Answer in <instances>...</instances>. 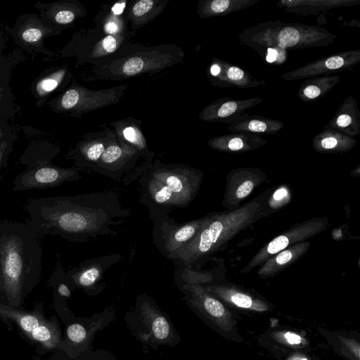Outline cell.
<instances>
[{"mask_svg": "<svg viewBox=\"0 0 360 360\" xmlns=\"http://www.w3.org/2000/svg\"><path fill=\"white\" fill-rule=\"evenodd\" d=\"M15 140H6L0 142V176L2 169L6 167L10 154L13 150Z\"/></svg>", "mask_w": 360, "mask_h": 360, "instance_id": "cell-36", "label": "cell"}, {"mask_svg": "<svg viewBox=\"0 0 360 360\" xmlns=\"http://www.w3.org/2000/svg\"><path fill=\"white\" fill-rule=\"evenodd\" d=\"M259 196L238 208L210 213L195 236L170 257L191 265L224 248L238 233L264 217V200Z\"/></svg>", "mask_w": 360, "mask_h": 360, "instance_id": "cell-3", "label": "cell"}, {"mask_svg": "<svg viewBox=\"0 0 360 360\" xmlns=\"http://www.w3.org/2000/svg\"><path fill=\"white\" fill-rule=\"evenodd\" d=\"M266 174L256 167H240L230 171L226 177L221 205L226 210L240 207L252 192L264 183Z\"/></svg>", "mask_w": 360, "mask_h": 360, "instance_id": "cell-8", "label": "cell"}, {"mask_svg": "<svg viewBox=\"0 0 360 360\" xmlns=\"http://www.w3.org/2000/svg\"><path fill=\"white\" fill-rule=\"evenodd\" d=\"M141 313L154 339L163 343L170 340L171 325L159 310L148 303H144L141 308Z\"/></svg>", "mask_w": 360, "mask_h": 360, "instance_id": "cell-23", "label": "cell"}, {"mask_svg": "<svg viewBox=\"0 0 360 360\" xmlns=\"http://www.w3.org/2000/svg\"><path fill=\"white\" fill-rule=\"evenodd\" d=\"M102 46L106 52H112L117 49V40L111 35L106 36L103 40Z\"/></svg>", "mask_w": 360, "mask_h": 360, "instance_id": "cell-40", "label": "cell"}, {"mask_svg": "<svg viewBox=\"0 0 360 360\" xmlns=\"http://www.w3.org/2000/svg\"><path fill=\"white\" fill-rule=\"evenodd\" d=\"M328 224L329 221L326 217H314L296 223L264 245L241 269V273H248L276 253L321 233L327 229Z\"/></svg>", "mask_w": 360, "mask_h": 360, "instance_id": "cell-6", "label": "cell"}, {"mask_svg": "<svg viewBox=\"0 0 360 360\" xmlns=\"http://www.w3.org/2000/svg\"><path fill=\"white\" fill-rule=\"evenodd\" d=\"M155 2L152 0H141L137 1L131 9V18L136 23L149 20V17L155 13Z\"/></svg>", "mask_w": 360, "mask_h": 360, "instance_id": "cell-30", "label": "cell"}, {"mask_svg": "<svg viewBox=\"0 0 360 360\" xmlns=\"http://www.w3.org/2000/svg\"><path fill=\"white\" fill-rule=\"evenodd\" d=\"M206 219L207 215L178 225L169 231L164 239L165 249L168 256L171 257L175 252L188 243L198 233Z\"/></svg>", "mask_w": 360, "mask_h": 360, "instance_id": "cell-22", "label": "cell"}, {"mask_svg": "<svg viewBox=\"0 0 360 360\" xmlns=\"http://www.w3.org/2000/svg\"><path fill=\"white\" fill-rule=\"evenodd\" d=\"M359 62L360 50L342 51L287 72L281 76V78L285 81H293L329 75L345 70H351Z\"/></svg>", "mask_w": 360, "mask_h": 360, "instance_id": "cell-9", "label": "cell"}, {"mask_svg": "<svg viewBox=\"0 0 360 360\" xmlns=\"http://www.w3.org/2000/svg\"><path fill=\"white\" fill-rule=\"evenodd\" d=\"M30 334L34 340L49 349L54 347L59 340V332L57 327L44 321Z\"/></svg>", "mask_w": 360, "mask_h": 360, "instance_id": "cell-28", "label": "cell"}, {"mask_svg": "<svg viewBox=\"0 0 360 360\" xmlns=\"http://www.w3.org/2000/svg\"><path fill=\"white\" fill-rule=\"evenodd\" d=\"M101 274V266L93 264L70 270L66 274V279L77 287L89 288L98 280Z\"/></svg>", "mask_w": 360, "mask_h": 360, "instance_id": "cell-27", "label": "cell"}, {"mask_svg": "<svg viewBox=\"0 0 360 360\" xmlns=\"http://www.w3.org/2000/svg\"><path fill=\"white\" fill-rule=\"evenodd\" d=\"M356 143L353 137L339 131L323 129L312 140L313 150L320 153H345L352 150Z\"/></svg>", "mask_w": 360, "mask_h": 360, "instance_id": "cell-20", "label": "cell"}, {"mask_svg": "<svg viewBox=\"0 0 360 360\" xmlns=\"http://www.w3.org/2000/svg\"><path fill=\"white\" fill-rule=\"evenodd\" d=\"M310 246V241L306 240L276 253L259 266L257 276L267 278L278 274L303 257Z\"/></svg>", "mask_w": 360, "mask_h": 360, "instance_id": "cell-18", "label": "cell"}, {"mask_svg": "<svg viewBox=\"0 0 360 360\" xmlns=\"http://www.w3.org/2000/svg\"><path fill=\"white\" fill-rule=\"evenodd\" d=\"M288 192L286 188H280L277 189V191L273 194L271 198V200H269V203L271 205V206L274 207L276 209V207L278 206L280 207L281 206V201L286 202L288 200Z\"/></svg>", "mask_w": 360, "mask_h": 360, "instance_id": "cell-38", "label": "cell"}, {"mask_svg": "<svg viewBox=\"0 0 360 360\" xmlns=\"http://www.w3.org/2000/svg\"><path fill=\"white\" fill-rule=\"evenodd\" d=\"M210 74L214 83L223 87L246 89L265 85L264 81L254 77L245 70L221 60H217L211 65Z\"/></svg>", "mask_w": 360, "mask_h": 360, "instance_id": "cell-14", "label": "cell"}, {"mask_svg": "<svg viewBox=\"0 0 360 360\" xmlns=\"http://www.w3.org/2000/svg\"><path fill=\"white\" fill-rule=\"evenodd\" d=\"M125 7V2H118L112 8V12L115 15H120Z\"/></svg>", "mask_w": 360, "mask_h": 360, "instance_id": "cell-44", "label": "cell"}, {"mask_svg": "<svg viewBox=\"0 0 360 360\" xmlns=\"http://www.w3.org/2000/svg\"><path fill=\"white\" fill-rule=\"evenodd\" d=\"M123 135L124 138L136 145L142 146L143 141H141V136L139 132L133 127L125 128L123 131Z\"/></svg>", "mask_w": 360, "mask_h": 360, "instance_id": "cell-39", "label": "cell"}, {"mask_svg": "<svg viewBox=\"0 0 360 360\" xmlns=\"http://www.w3.org/2000/svg\"><path fill=\"white\" fill-rule=\"evenodd\" d=\"M148 189L153 200L162 205H176L172 191L161 181L151 178L148 182Z\"/></svg>", "mask_w": 360, "mask_h": 360, "instance_id": "cell-29", "label": "cell"}, {"mask_svg": "<svg viewBox=\"0 0 360 360\" xmlns=\"http://www.w3.org/2000/svg\"><path fill=\"white\" fill-rule=\"evenodd\" d=\"M338 75L307 78L298 89V97L304 102L325 96L340 81Z\"/></svg>", "mask_w": 360, "mask_h": 360, "instance_id": "cell-24", "label": "cell"}, {"mask_svg": "<svg viewBox=\"0 0 360 360\" xmlns=\"http://www.w3.org/2000/svg\"><path fill=\"white\" fill-rule=\"evenodd\" d=\"M67 335L71 342L80 343L86 338V330L82 325L73 323L68 327Z\"/></svg>", "mask_w": 360, "mask_h": 360, "instance_id": "cell-34", "label": "cell"}, {"mask_svg": "<svg viewBox=\"0 0 360 360\" xmlns=\"http://www.w3.org/2000/svg\"><path fill=\"white\" fill-rule=\"evenodd\" d=\"M105 31L108 34H116L119 32V25L115 21L108 22L104 27Z\"/></svg>", "mask_w": 360, "mask_h": 360, "instance_id": "cell-42", "label": "cell"}, {"mask_svg": "<svg viewBox=\"0 0 360 360\" xmlns=\"http://www.w3.org/2000/svg\"><path fill=\"white\" fill-rule=\"evenodd\" d=\"M20 56V53L17 51L8 56H0V120L5 121L12 118L17 112L14 104L15 97L10 82Z\"/></svg>", "mask_w": 360, "mask_h": 360, "instance_id": "cell-15", "label": "cell"}, {"mask_svg": "<svg viewBox=\"0 0 360 360\" xmlns=\"http://www.w3.org/2000/svg\"><path fill=\"white\" fill-rule=\"evenodd\" d=\"M4 293V288H3V282H2V278H1V272H0V294Z\"/></svg>", "mask_w": 360, "mask_h": 360, "instance_id": "cell-47", "label": "cell"}, {"mask_svg": "<svg viewBox=\"0 0 360 360\" xmlns=\"http://www.w3.org/2000/svg\"><path fill=\"white\" fill-rule=\"evenodd\" d=\"M347 345L348 349H349L352 354L356 355L357 360L359 359V346L357 343H355L354 341L347 340L345 342Z\"/></svg>", "mask_w": 360, "mask_h": 360, "instance_id": "cell-43", "label": "cell"}, {"mask_svg": "<svg viewBox=\"0 0 360 360\" xmlns=\"http://www.w3.org/2000/svg\"><path fill=\"white\" fill-rule=\"evenodd\" d=\"M105 149V146L102 143H94L86 148L83 152L85 159L96 162L98 160Z\"/></svg>", "mask_w": 360, "mask_h": 360, "instance_id": "cell-35", "label": "cell"}, {"mask_svg": "<svg viewBox=\"0 0 360 360\" xmlns=\"http://www.w3.org/2000/svg\"><path fill=\"white\" fill-rule=\"evenodd\" d=\"M360 4L359 0H281L277 7L285 8L288 13L295 14H312L340 7Z\"/></svg>", "mask_w": 360, "mask_h": 360, "instance_id": "cell-21", "label": "cell"}, {"mask_svg": "<svg viewBox=\"0 0 360 360\" xmlns=\"http://www.w3.org/2000/svg\"><path fill=\"white\" fill-rule=\"evenodd\" d=\"M260 0H212L203 2L200 6L202 18L223 16L249 8Z\"/></svg>", "mask_w": 360, "mask_h": 360, "instance_id": "cell-25", "label": "cell"}, {"mask_svg": "<svg viewBox=\"0 0 360 360\" xmlns=\"http://www.w3.org/2000/svg\"><path fill=\"white\" fill-rule=\"evenodd\" d=\"M262 101L260 96L245 100L221 98L207 106L202 112L200 117L206 121H219L230 124L245 111Z\"/></svg>", "mask_w": 360, "mask_h": 360, "instance_id": "cell-13", "label": "cell"}, {"mask_svg": "<svg viewBox=\"0 0 360 360\" xmlns=\"http://www.w3.org/2000/svg\"><path fill=\"white\" fill-rule=\"evenodd\" d=\"M51 28L37 15H25L18 19L11 32L15 42L27 51L48 55L44 45L45 39L53 33Z\"/></svg>", "mask_w": 360, "mask_h": 360, "instance_id": "cell-11", "label": "cell"}, {"mask_svg": "<svg viewBox=\"0 0 360 360\" xmlns=\"http://www.w3.org/2000/svg\"><path fill=\"white\" fill-rule=\"evenodd\" d=\"M268 141L261 136L245 133L234 132L216 136L208 141V145L221 152L228 153H243L259 149Z\"/></svg>", "mask_w": 360, "mask_h": 360, "instance_id": "cell-16", "label": "cell"}, {"mask_svg": "<svg viewBox=\"0 0 360 360\" xmlns=\"http://www.w3.org/2000/svg\"><path fill=\"white\" fill-rule=\"evenodd\" d=\"M6 46V41L4 38L3 33L0 32V51L2 50Z\"/></svg>", "mask_w": 360, "mask_h": 360, "instance_id": "cell-45", "label": "cell"}, {"mask_svg": "<svg viewBox=\"0 0 360 360\" xmlns=\"http://www.w3.org/2000/svg\"><path fill=\"white\" fill-rule=\"evenodd\" d=\"M152 177L165 184L172 191L176 206H184L195 196L202 174L195 169L161 167L153 171Z\"/></svg>", "mask_w": 360, "mask_h": 360, "instance_id": "cell-10", "label": "cell"}, {"mask_svg": "<svg viewBox=\"0 0 360 360\" xmlns=\"http://www.w3.org/2000/svg\"><path fill=\"white\" fill-rule=\"evenodd\" d=\"M239 41L252 49L265 47L271 51H285L328 46L337 36L316 26L280 21L261 22L245 30Z\"/></svg>", "mask_w": 360, "mask_h": 360, "instance_id": "cell-4", "label": "cell"}, {"mask_svg": "<svg viewBox=\"0 0 360 360\" xmlns=\"http://www.w3.org/2000/svg\"><path fill=\"white\" fill-rule=\"evenodd\" d=\"M41 259L37 236L27 224L0 219V272L10 306L18 307L37 283Z\"/></svg>", "mask_w": 360, "mask_h": 360, "instance_id": "cell-2", "label": "cell"}, {"mask_svg": "<svg viewBox=\"0 0 360 360\" xmlns=\"http://www.w3.org/2000/svg\"><path fill=\"white\" fill-rule=\"evenodd\" d=\"M60 80V75L58 74H52L42 78L35 86L36 95L39 98L48 96L58 86Z\"/></svg>", "mask_w": 360, "mask_h": 360, "instance_id": "cell-31", "label": "cell"}, {"mask_svg": "<svg viewBox=\"0 0 360 360\" xmlns=\"http://www.w3.org/2000/svg\"><path fill=\"white\" fill-rule=\"evenodd\" d=\"M0 314L14 320L26 333H31L44 321L34 313H26L0 302Z\"/></svg>", "mask_w": 360, "mask_h": 360, "instance_id": "cell-26", "label": "cell"}, {"mask_svg": "<svg viewBox=\"0 0 360 360\" xmlns=\"http://www.w3.org/2000/svg\"><path fill=\"white\" fill-rule=\"evenodd\" d=\"M51 8L46 7V15L51 13V18L56 23L65 25L72 22L75 18V13L68 8H62L56 6H51Z\"/></svg>", "mask_w": 360, "mask_h": 360, "instance_id": "cell-32", "label": "cell"}, {"mask_svg": "<svg viewBox=\"0 0 360 360\" xmlns=\"http://www.w3.org/2000/svg\"><path fill=\"white\" fill-rule=\"evenodd\" d=\"M122 155L123 151L119 146L110 145L105 148L100 159L105 166H109L120 160Z\"/></svg>", "mask_w": 360, "mask_h": 360, "instance_id": "cell-33", "label": "cell"}, {"mask_svg": "<svg viewBox=\"0 0 360 360\" xmlns=\"http://www.w3.org/2000/svg\"><path fill=\"white\" fill-rule=\"evenodd\" d=\"M188 302L200 314L224 333H231L235 326V320L228 308L210 294L205 287L189 283L184 286Z\"/></svg>", "mask_w": 360, "mask_h": 360, "instance_id": "cell-7", "label": "cell"}, {"mask_svg": "<svg viewBox=\"0 0 360 360\" xmlns=\"http://www.w3.org/2000/svg\"><path fill=\"white\" fill-rule=\"evenodd\" d=\"M205 289L224 304L233 308L256 312L271 309L269 304L259 297L234 285H214Z\"/></svg>", "mask_w": 360, "mask_h": 360, "instance_id": "cell-12", "label": "cell"}, {"mask_svg": "<svg viewBox=\"0 0 360 360\" xmlns=\"http://www.w3.org/2000/svg\"><path fill=\"white\" fill-rule=\"evenodd\" d=\"M17 136L7 121L0 120V142L6 140H16Z\"/></svg>", "mask_w": 360, "mask_h": 360, "instance_id": "cell-37", "label": "cell"}, {"mask_svg": "<svg viewBox=\"0 0 360 360\" xmlns=\"http://www.w3.org/2000/svg\"><path fill=\"white\" fill-rule=\"evenodd\" d=\"M324 129H332L350 137L360 134V111L352 96L345 99Z\"/></svg>", "mask_w": 360, "mask_h": 360, "instance_id": "cell-17", "label": "cell"}, {"mask_svg": "<svg viewBox=\"0 0 360 360\" xmlns=\"http://www.w3.org/2000/svg\"><path fill=\"white\" fill-rule=\"evenodd\" d=\"M104 194L29 199L27 224L37 236H60L72 242L103 233L104 228L116 224L112 220L115 212L104 205Z\"/></svg>", "mask_w": 360, "mask_h": 360, "instance_id": "cell-1", "label": "cell"}, {"mask_svg": "<svg viewBox=\"0 0 360 360\" xmlns=\"http://www.w3.org/2000/svg\"><path fill=\"white\" fill-rule=\"evenodd\" d=\"M289 360H308L307 358L300 356V355H295L289 359Z\"/></svg>", "mask_w": 360, "mask_h": 360, "instance_id": "cell-46", "label": "cell"}, {"mask_svg": "<svg viewBox=\"0 0 360 360\" xmlns=\"http://www.w3.org/2000/svg\"><path fill=\"white\" fill-rule=\"evenodd\" d=\"M283 339L285 342L292 345H298L302 342L301 336L292 332H286L283 333Z\"/></svg>", "mask_w": 360, "mask_h": 360, "instance_id": "cell-41", "label": "cell"}, {"mask_svg": "<svg viewBox=\"0 0 360 360\" xmlns=\"http://www.w3.org/2000/svg\"><path fill=\"white\" fill-rule=\"evenodd\" d=\"M283 127L284 123L279 120L261 115H250L245 112L229 124L228 130L231 133L276 135Z\"/></svg>", "mask_w": 360, "mask_h": 360, "instance_id": "cell-19", "label": "cell"}, {"mask_svg": "<svg viewBox=\"0 0 360 360\" xmlns=\"http://www.w3.org/2000/svg\"><path fill=\"white\" fill-rule=\"evenodd\" d=\"M57 153V148L48 143L30 144L20 158L25 169L15 176L12 191L47 189L79 179L78 168H62L53 164Z\"/></svg>", "mask_w": 360, "mask_h": 360, "instance_id": "cell-5", "label": "cell"}]
</instances>
